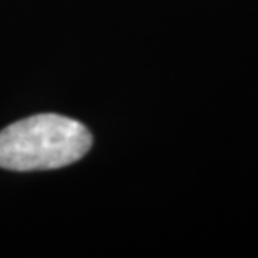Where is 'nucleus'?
Instances as JSON below:
<instances>
[{"label": "nucleus", "mask_w": 258, "mask_h": 258, "mask_svg": "<svg viewBox=\"0 0 258 258\" xmlns=\"http://www.w3.org/2000/svg\"><path fill=\"white\" fill-rule=\"evenodd\" d=\"M91 145L92 135L81 122L56 113L33 115L0 132V168L56 169L81 159Z\"/></svg>", "instance_id": "f257e3e1"}]
</instances>
